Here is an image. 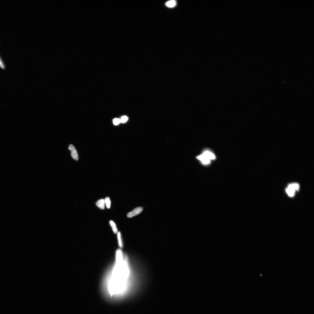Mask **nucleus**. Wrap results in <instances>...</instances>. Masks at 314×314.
Here are the masks:
<instances>
[{
	"label": "nucleus",
	"mask_w": 314,
	"mask_h": 314,
	"mask_svg": "<svg viewBox=\"0 0 314 314\" xmlns=\"http://www.w3.org/2000/svg\"><path fill=\"white\" fill-rule=\"evenodd\" d=\"M288 187L294 189L295 191H299L300 189V185L297 183H293L289 184Z\"/></svg>",
	"instance_id": "obj_8"
},
{
	"label": "nucleus",
	"mask_w": 314,
	"mask_h": 314,
	"mask_svg": "<svg viewBox=\"0 0 314 314\" xmlns=\"http://www.w3.org/2000/svg\"><path fill=\"white\" fill-rule=\"evenodd\" d=\"M121 122L120 119L119 118H115L113 120V124L115 125H118Z\"/></svg>",
	"instance_id": "obj_13"
},
{
	"label": "nucleus",
	"mask_w": 314,
	"mask_h": 314,
	"mask_svg": "<svg viewBox=\"0 0 314 314\" xmlns=\"http://www.w3.org/2000/svg\"><path fill=\"white\" fill-rule=\"evenodd\" d=\"M143 210V208L142 207H138L135 209L134 210L131 212L129 213L127 215V216L129 218H132L133 217L136 216L138 214H140Z\"/></svg>",
	"instance_id": "obj_4"
},
{
	"label": "nucleus",
	"mask_w": 314,
	"mask_h": 314,
	"mask_svg": "<svg viewBox=\"0 0 314 314\" xmlns=\"http://www.w3.org/2000/svg\"><path fill=\"white\" fill-rule=\"evenodd\" d=\"M286 191L287 194L289 197H292L295 196V191L292 188L288 186L286 189Z\"/></svg>",
	"instance_id": "obj_7"
},
{
	"label": "nucleus",
	"mask_w": 314,
	"mask_h": 314,
	"mask_svg": "<svg viewBox=\"0 0 314 314\" xmlns=\"http://www.w3.org/2000/svg\"><path fill=\"white\" fill-rule=\"evenodd\" d=\"M0 67L3 68V69H4L5 68L4 65L3 61H2L1 58H0Z\"/></svg>",
	"instance_id": "obj_15"
},
{
	"label": "nucleus",
	"mask_w": 314,
	"mask_h": 314,
	"mask_svg": "<svg viewBox=\"0 0 314 314\" xmlns=\"http://www.w3.org/2000/svg\"><path fill=\"white\" fill-rule=\"evenodd\" d=\"M96 204L99 208L102 209H104L105 203L104 199H101L99 200L96 202Z\"/></svg>",
	"instance_id": "obj_6"
},
{
	"label": "nucleus",
	"mask_w": 314,
	"mask_h": 314,
	"mask_svg": "<svg viewBox=\"0 0 314 314\" xmlns=\"http://www.w3.org/2000/svg\"><path fill=\"white\" fill-rule=\"evenodd\" d=\"M128 118L127 116H122L121 118L120 121L122 123H124L126 122L128 120Z\"/></svg>",
	"instance_id": "obj_14"
},
{
	"label": "nucleus",
	"mask_w": 314,
	"mask_h": 314,
	"mask_svg": "<svg viewBox=\"0 0 314 314\" xmlns=\"http://www.w3.org/2000/svg\"><path fill=\"white\" fill-rule=\"evenodd\" d=\"M117 238L118 241V244L120 248H122L123 244L121 234L120 232H118L117 234Z\"/></svg>",
	"instance_id": "obj_11"
},
{
	"label": "nucleus",
	"mask_w": 314,
	"mask_h": 314,
	"mask_svg": "<svg viewBox=\"0 0 314 314\" xmlns=\"http://www.w3.org/2000/svg\"><path fill=\"white\" fill-rule=\"evenodd\" d=\"M196 159L200 161L201 163L204 165H207L211 163V160L202 153L197 156L196 157Z\"/></svg>",
	"instance_id": "obj_2"
},
{
	"label": "nucleus",
	"mask_w": 314,
	"mask_h": 314,
	"mask_svg": "<svg viewBox=\"0 0 314 314\" xmlns=\"http://www.w3.org/2000/svg\"><path fill=\"white\" fill-rule=\"evenodd\" d=\"M176 5V2L174 0L169 1L166 3V6L170 8L174 7Z\"/></svg>",
	"instance_id": "obj_9"
},
{
	"label": "nucleus",
	"mask_w": 314,
	"mask_h": 314,
	"mask_svg": "<svg viewBox=\"0 0 314 314\" xmlns=\"http://www.w3.org/2000/svg\"><path fill=\"white\" fill-rule=\"evenodd\" d=\"M68 148L71 151V155L72 158L74 160L78 161V157L77 151L73 145H70L68 146Z\"/></svg>",
	"instance_id": "obj_3"
},
{
	"label": "nucleus",
	"mask_w": 314,
	"mask_h": 314,
	"mask_svg": "<svg viewBox=\"0 0 314 314\" xmlns=\"http://www.w3.org/2000/svg\"><path fill=\"white\" fill-rule=\"evenodd\" d=\"M202 153L204 154L211 160H214L216 158V156L214 153L209 150H205Z\"/></svg>",
	"instance_id": "obj_5"
},
{
	"label": "nucleus",
	"mask_w": 314,
	"mask_h": 314,
	"mask_svg": "<svg viewBox=\"0 0 314 314\" xmlns=\"http://www.w3.org/2000/svg\"><path fill=\"white\" fill-rule=\"evenodd\" d=\"M104 201L107 208L108 209H109L110 208L111 204V201H110V198L108 197H106Z\"/></svg>",
	"instance_id": "obj_12"
},
{
	"label": "nucleus",
	"mask_w": 314,
	"mask_h": 314,
	"mask_svg": "<svg viewBox=\"0 0 314 314\" xmlns=\"http://www.w3.org/2000/svg\"><path fill=\"white\" fill-rule=\"evenodd\" d=\"M122 255L116 256L117 266L109 284V289L111 295L118 294L122 292L124 288L127 269L126 265L122 264Z\"/></svg>",
	"instance_id": "obj_1"
},
{
	"label": "nucleus",
	"mask_w": 314,
	"mask_h": 314,
	"mask_svg": "<svg viewBox=\"0 0 314 314\" xmlns=\"http://www.w3.org/2000/svg\"><path fill=\"white\" fill-rule=\"evenodd\" d=\"M109 223L111 226L112 227L114 232L115 233V234H116L118 233V230L115 223L114 221H110Z\"/></svg>",
	"instance_id": "obj_10"
}]
</instances>
